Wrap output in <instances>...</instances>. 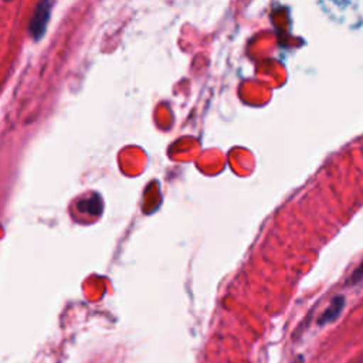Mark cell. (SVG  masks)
Here are the masks:
<instances>
[{"label": "cell", "instance_id": "cell-4", "mask_svg": "<svg viewBox=\"0 0 363 363\" xmlns=\"http://www.w3.org/2000/svg\"><path fill=\"white\" fill-rule=\"evenodd\" d=\"M356 363H363V357H362V359H359Z\"/></svg>", "mask_w": 363, "mask_h": 363}, {"label": "cell", "instance_id": "cell-3", "mask_svg": "<svg viewBox=\"0 0 363 363\" xmlns=\"http://www.w3.org/2000/svg\"><path fill=\"white\" fill-rule=\"evenodd\" d=\"M360 279H363V264L354 271V274L352 275V281L353 282H356V281H360Z\"/></svg>", "mask_w": 363, "mask_h": 363}, {"label": "cell", "instance_id": "cell-2", "mask_svg": "<svg viewBox=\"0 0 363 363\" xmlns=\"http://www.w3.org/2000/svg\"><path fill=\"white\" fill-rule=\"evenodd\" d=\"M342 306H343V298H342V296H339V298L333 299V301H332V303H330V306L326 309V312H323V316L319 319V323L335 319V318L339 315V312H340Z\"/></svg>", "mask_w": 363, "mask_h": 363}, {"label": "cell", "instance_id": "cell-1", "mask_svg": "<svg viewBox=\"0 0 363 363\" xmlns=\"http://www.w3.org/2000/svg\"><path fill=\"white\" fill-rule=\"evenodd\" d=\"M50 14H51L50 1L48 0H40L37 3V6L34 7L33 16H31L30 23H28V31H30V35L34 40H40L44 35V33L47 30L48 20H50Z\"/></svg>", "mask_w": 363, "mask_h": 363}]
</instances>
